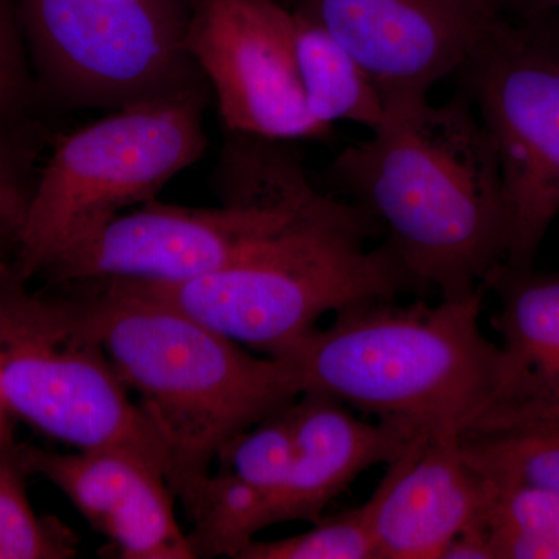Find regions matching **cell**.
Instances as JSON below:
<instances>
[{"mask_svg": "<svg viewBox=\"0 0 559 559\" xmlns=\"http://www.w3.org/2000/svg\"><path fill=\"white\" fill-rule=\"evenodd\" d=\"M285 5V3H283ZM288 9L320 25L369 76L385 120L429 102L495 17L491 0H290Z\"/></svg>", "mask_w": 559, "mask_h": 559, "instance_id": "obj_10", "label": "cell"}, {"mask_svg": "<svg viewBox=\"0 0 559 559\" xmlns=\"http://www.w3.org/2000/svg\"><path fill=\"white\" fill-rule=\"evenodd\" d=\"M280 0H200L186 44L215 90L231 134L293 142L333 130L308 112Z\"/></svg>", "mask_w": 559, "mask_h": 559, "instance_id": "obj_11", "label": "cell"}, {"mask_svg": "<svg viewBox=\"0 0 559 559\" xmlns=\"http://www.w3.org/2000/svg\"><path fill=\"white\" fill-rule=\"evenodd\" d=\"M110 366L170 457L178 496L210 471L223 444L300 396L282 359L249 355L186 312L103 283L79 300Z\"/></svg>", "mask_w": 559, "mask_h": 559, "instance_id": "obj_3", "label": "cell"}, {"mask_svg": "<svg viewBox=\"0 0 559 559\" xmlns=\"http://www.w3.org/2000/svg\"><path fill=\"white\" fill-rule=\"evenodd\" d=\"M282 21L312 119L330 130L340 121L360 124L370 132L380 130L385 121L384 105L358 62L329 32L286 5L282 7Z\"/></svg>", "mask_w": 559, "mask_h": 559, "instance_id": "obj_17", "label": "cell"}, {"mask_svg": "<svg viewBox=\"0 0 559 559\" xmlns=\"http://www.w3.org/2000/svg\"><path fill=\"white\" fill-rule=\"evenodd\" d=\"M197 90L121 108L61 140L31 193L14 272L27 282L70 246L150 201L204 153Z\"/></svg>", "mask_w": 559, "mask_h": 559, "instance_id": "obj_6", "label": "cell"}, {"mask_svg": "<svg viewBox=\"0 0 559 559\" xmlns=\"http://www.w3.org/2000/svg\"><path fill=\"white\" fill-rule=\"evenodd\" d=\"M460 447L492 484L559 492V414L485 423L466 432Z\"/></svg>", "mask_w": 559, "mask_h": 559, "instance_id": "obj_18", "label": "cell"}, {"mask_svg": "<svg viewBox=\"0 0 559 559\" xmlns=\"http://www.w3.org/2000/svg\"><path fill=\"white\" fill-rule=\"evenodd\" d=\"M378 229L352 202L308 221L252 255L175 285L114 283L200 320L223 336L275 356L329 312L415 290L388 246H366Z\"/></svg>", "mask_w": 559, "mask_h": 559, "instance_id": "obj_5", "label": "cell"}, {"mask_svg": "<svg viewBox=\"0 0 559 559\" xmlns=\"http://www.w3.org/2000/svg\"><path fill=\"white\" fill-rule=\"evenodd\" d=\"M27 469L9 430L0 433V559H68L79 538L62 522L40 518L25 489Z\"/></svg>", "mask_w": 559, "mask_h": 559, "instance_id": "obj_20", "label": "cell"}, {"mask_svg": "<svg viewBox=\"0 0 559 559\" xmlns=\"http://www.w3.org/2000/svg\"><path fill=\"white\" fill-rule=\"evenodd\" d=\"M0 399L11 414L76 448L127 447L170 477L157 433L130 399L79 300L50 299L0 266Z\"/></svg>", "mask_w": 559, "mask_h": 559, "instance_id": "obj_7", "label": "cell"}, {"mask_svg": "<svg viewBox=\"0 0 559 559\" xmlns=\"http://www.w3.org/2000/svg\"><path fill=\"white\" fill-rule=\"evenodd\" d=\"M22 465L60 489L121 559L198 558L175 513L167 473L127 447L69 454L20 447Z\"/></svg>", "mask_w": 559, "mask_h": 559, "instance_id": "obj_12", "label": "cell"}, {"mask_svg": "<svg viewBox=\"0 0 559 559\" xmlns=\"http://www.w3.org/2000/svg\"><path fill=\"white\" fill-rule=\"evenodd\" d=\"M51 83L95 105H139L197 90L187 22L165 0H22Z\"/></svg>", "mask_w": 559, "mask_h": 559, "instance_id": "obj_9", "label": "cell"}, {"mask_svg": "<svg viewBox=\"0 0 559 559\" xmlns=\"http://www.w3.org/2000/svg\"><path fill=\"white\" fill-rule=\"evenodd\" d=\"M370 498L378 559H440L460 533L484 522L488 481L460 439L417 437Z\"/></svg>", "mask_w": 559, "mask_h": 559, "instance_id": "obj_13", "label": "cell"}, {"mask_svg": "<svg viewBox=\"0 0 559 559\" xmlns=\"http://www.w3.org/2000/svg\"><path fill=\"white\" fill-rule=\"evenodd\" d=\"M487 290L356 305L275 358L300 395L323 393L415 437L462 439L498 400L500 348L480 329Z\"/></svg>", "mask_w": 559, "mask_h": 559, "instance_id": "obj_2", "label": "cell"}, {"mask_svg": "<svg viewBox=\"0 0 559 559\" xmlns=\"http://www.w3.org/2000/svg\"><path fill=\"white\" fill-rule=\"evenodd\" d=\"M24 83L20 46L9 17L0 9V119L20 105Z\"/></svg>", "mask_w": 559, "mask_h": 559, "instance_id": "obj_23", "label": "cell"}, {"mask_svg": "<svg viewBox=\"0 0 559 559\" xmlns=\"http://www.w3.org/2000/svg\"><path fill=\"white\" fill-rule=\"evenodd\" d=\"M286 143L234 134L219 207L148 204L117 215L46 272L58 282L175 285L252 255L344 201L314 189Z\"/></svg>", "mask_w": 559, "mask_h": 559, "instance_id": "obj_4", "label": "cell"}, {"mask_svg": "<svg viewBox=\"0 0 559 559\" xmlns=\"http://www.w3.org/2000/svg\"><path fill=\"white\" fill-rule=\"evenodd\" d=\"M294 454L289 404L223 444L219 468L191 488L186 507L205 546L238 554L271 527L272 503Z\"/></svg>", "mask_w": 559, "mask_h": 559, "instance_id": "obj_16", "label": "cell"}, {"mask_svg": "<svg viewBox=\"0 0 559 559\" xmlns=\"http://www.w3.org/2000/svg\"><path fill=\"white\" fill-rule=\"evenodd\" d=\"M487 481L484 522L496 559H559V492Z\"/></svg>", "mask_w": 559, "mask_h": 559, "instance_id": "obj_19", "label": "cell"}, {"mask_svg": "<svg viewBox=\"0 0 559 559\" xmlns=\"http://www.w3.org/2000/svg\"><path fill=\"white\" fill-rule=\"evenodd\" d=\"M28 200L31 191L25 190L13 154L0 138V249L7 242L16 245Z\"/></svg>", "mask_w": 559, "mask_h": 559, "instance_id": "obj_22", "label": "cell"}, {"mask_svg": "<svg viewBox=\"0 0 559 559\" xmlns=\"http://www.w3.org/2000/svg\"><path fill=\"white\" fill-rule=\"evenodd\" d=\"M498 294V400L476 425L559 414V272L500 264L485 282ZM474 425V426H476Z\"/></svg>", "mask_w": 559, "mask_h": 559, "instance_id": "obj_15", "label": "cell"}, {"mask_svg": "<svg viewBox=\"0 0 559 559\" xmlns=\"http://www.w3.org/2000/svg\"><path fill=\"white\" fill-rule=\"evenodd\" d=\"M294 454L288 476L272 503L270 524L316 522L364 471L390 465L412 440L389 423L356 418L347 404L307 392L289 404Z\"/></svg>", "mask_w": 559, "mask_h": 559, "instance_id": "obj_14", "label": "cell"}, {"mask_svg": "<svg viewBox=\"0 0 559 559\" xmlns=\"http://www.w3.org/2000/svg\"><path fill=\"white\" fill-rule=\"evenodd\" d=\"M455 76L498 154L510 212L506 264L535 266L559 216V31L496 13Z\"/></svg>", "mask_w": 559, "mask_h": 559, "instance_id": "obj_8", "label": "cell"}, {"mask_svg": "<svg viewBox=\"0 0 559 559\" xmlns=\"http://www.w3.org/2000/svg\"><path fill=\"white\" fill-rule=\"evenodd\" d=\"M3 409H5V406H3L2 399H0V412H2ZM5 429V426L2 425V419H0V433H2L3 430Z\"/></svg>", "mask_w": 559, "mask_h": 559, "instance_id": "obj_26", "label": "cell"}, {"mask_svg": "<svg viewBox=\"0 0 559 559\" xmlns=\"http://www.w3.org/2000/svg\"><path fill=\"white\" fill-rule=\"evenodd\" d=\"M440 559H496L485 522L460 533L448 544Z\"/></svg>", "mask_w": 559, "mask_h": 559, "instance_id": "obj_25", "label": "cell"}, {"mask_svg": "<svg viewBox=\"0 0 559 559\" xmlns=\"http://www.w3.org/2000/svg\"><path fill=\"white\" fill-rule=\"evenodd\" d=\"M237 559H378L373 532V500L358 509L320 518L300 535L257 540Z\"/></svg>", "mask_w": 559, "mask_h": 559, "instance_id": "obj_21", "label": "cell"}, {"mask_svg": "<svg viewBox=\"0 0 559 559\" xmlns=\"http://www.w3.org/2000/svg\"><path fill=\"white\" fill-rule=\"evenodd\" d=\"M496 11L518 24L558 28L559 0H491Z\"/></svg>", "mask_w": 559, "mask_h": 559, "instance_id": "obj_24", "label": "cell"}, {"mask_svg": "<svg viewBox=\"0 0 559 559\" xmlns=\"http://www.w3.org/2000/svg\"><path fill=\"white\" fill-rule=\"evenodd\" d=\"M329 179L385 231L415 290L469 296L507 261L510 212L498 154L460 91L345 146Z\"/></svg>", "mask_w": 559, "mask_h": 559, "instance_id": "obj_1", "label": "cell"}]
</instances>
